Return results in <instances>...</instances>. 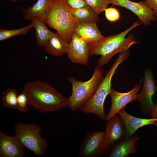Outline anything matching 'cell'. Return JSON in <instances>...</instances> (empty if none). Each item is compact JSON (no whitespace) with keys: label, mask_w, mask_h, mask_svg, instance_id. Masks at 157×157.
Listing matches in <instances>:
<instances>
[{"label":"cell","mask_w":157,"mask_h":157,"mask_svg":"<svg viewBox=\"0 0 157 157\" xmlns=\"http://www.w3.org/2000/svg\"><path fill=\"white\" fill-rule=\"evenodd\" d=\"M139 139L136 134L133 136L125 138L115 144L110 149L107 156L109 157H128L130 154L138 151L135 145Z\"/></svg>","instance_id":"14"},{"label":"cell","mask_w":157,"mask_h":157,"mask_svg":"<svg viewBox=\"0 0 157 157\" xmlns=\"http://www.w3.org/2000/svg\"><path fill=\"white\" fill-rule=\"evenodd\" d=\"M144 2L153 10L157 19V0H144Z\"/></svg>","instance_id":"27"},{"label":"cell","mask_w":157,"mask_h":157,"mask_svg":"<svg viewBox=\"0 0 157 157\" xmlns=\"http://www.w3.org/2000/svg\"><path fill=\"white\" fill-rule=\"evenodd\" d=\"M90 44L74 32L69 43L67 58L72 63L86 65L90 56Z\"/></svg>","instance_id":"12"},{"label":"cell","mask_w":157,"mask_h":157,"mask_svg":"<svg viewBox=\"0 0 157 157\" xmlns=\"http://www.w3.org/2000/svg\"><path fill=\"white\" fill-rule=\"evenodd\" d=\"M17 109L22 112H27L28 110V100L27 96L23 91L19 94L17 99Z\"/></svg>","instance_id":"25"},{"label":"cell","mask_w":157,"mask_h":157,"mask_svg":"<svg viewBox=\"0 0 157 157\" xmlns=\"http://www.w3.org/2000/svg\"><path fill=\"white\" fill-rule=\"evenodd\" d=\"M141 24L139 21H136L124 31L104 37L98 42L90 44V56H101L98 62L99 67L107 64L116 54L128 50L133 45L138 43L134 34L126 36L131 31Z\"/></svg>","instance_id":"2"},{"label":"cell","mask_w":157,"mask_h":157,"mask_svg":"<svg viewBox=\"0 0 157 157\" xmlns=\"http://www.w3.org/2000/svg\"><path fill=\"white\" fill-rule=\"evenodd\" d=\"M103 78V71L98 65L89 80L83 81L68 76L66 79L72 84V92L68 98V107L72 111L79 109L94 94Z\"/></svg>","instance_id":"5"},{"label":"cell","mask_w":157,"mask_h":157,"mask_svg":"<svg viewBox=\"0 0 157 157\" xmlns=\"http://www.w3.org/2000/svg\"><path fill=\"white\" fill-rule=\"evenodd\" d=\"M23 147L15 136H9L0 131V157H24Z\"/></svg>","instance_id":"13"},{"label":"cell","mask_w":157,"mask_h":157,"mask_svg":"<svg viewBox=\"0 0 157 157\" xmlns=\"http://www.w3.org/2000/svg\"><path fill=\"white\" fill-rule=\"evenodd\" d=\"M68 4L72 8L76 9L87 5L85 0H66Z\"/></svg>","instance_id":"26"},{"label":"cell","mask_w":157,"mask_h":157,"mask_svg":"<svg viewBox=\"0 0 157 157\" xmlns=\"http://www.w3.org/2000/svg\"><path fill=\"white\" fill-rule=\"evenodd\" d=\"M111 4L126 8L136 15L145 26L150 25L157 20L153 10L143 1L135 2L130 0H110Z\"/></svg>","instance_id":"10"},{"label":"cell","mask_w":157,"mask_h":157,"mask_svg":"<svg viewBox=\"0 0 157 157\" xmlns=\"http://www.w3.org/2000/svg\"><path fill=\"white\" fill-rule=\"evenodd\" d=\"M89 6L98 15L104 11L110 4V0H85Z\"/></svg>","instance_id":"23"},{"label":"cell","mask_w":157,"mask_h":157,"mask_svg":"<svg viewBox=\"0 0 157 157\" xmlns=\"http://www.w3.org/2000/svg\"><path fill=\"white\" fill-rule=\"evenodd\" d=\"M105 131L88 132L82 141L79 148V156L94 157L101 156Z\"/></svg>","instance_id":"11"},{"label":"cell","mask_w":157,"mask_h":157,"mask_svg":"<svg viewBox=\"0 0 157 157\" xmlns=\"http://www.w3.org/2000/svg\"><path fill=\"white\" fill-rule=\"evenodd\" d=\"M52 0H38L33 6L27 9L20 8L22 12L24 19L31 21L33 17H36L45 23V19L49 5Z\"/></svg>","instance_id":"17"},{"label":"cell","mask_w":157,"mask_h":157,"mask_svg":"<svg viewBox=\"0 0 157 157\" xmlns=\"http://www.w3.org/2000/svg\"><path fill=\"white\" fill-rule=\"evenodd\" d=\"M107 122L101 156H107L113 146L126 137V127L121 116L116 115Z\"/></svg>","instance_id":"7"},{"label":"cell","mask_w":157,"mask_h":157,"mask_svg":"<svg viewBox=\"0 0 157 157\" xmlns=\"http://www.w3.org/2000/svg\"><path fill=\"white\" fill-rule=\"evenodd\" d=\"M15 136L23 147L37 156L43 155L48 144L40 134L41 128L39 125L19 122L15 125Z\"/></svg>","instance_id":"6"},{"label":"cell","mask_w":157,"mask_h":157,"mask_svg":"<svg viewBox=\"0 0 157 157\" xmlns=\"http://www.w3.org/2000/svg\"><path fill=\"white\" fill-rule=\"evenodd\" d=\"M122 117L126 130V138L132 136L134 133L141 127L148 125L156 126L157 118L151 119L141 118L134 117L127 113L124 108L117 114Z\"/></svg>","instance_id":"15"},{"label":"cell","mask_w":157,"mask_h":157,"mask_svg":"<svg viewBox=\"0 0 157 157\" xmlns=\"http://www.w3.org/2000/svg\"><path fill=\"white\" fill-rule=\"evenodd\" d=\"M106 19L110 22H113L117 21L120 18V13L116 8L110 7L106 8L104 10Z\"/></svg>","instance_id":"24"},{"label":"cell","mask_w":157,"mask_h":157,"mask_svg":"<svg viewBox=\"0 0 157 157\" xmlns=\"http://www.w3.org/2000/svg\"><path fill=\"white\" fill-rule=\"evenodd\" d=\"M72 15L78 23H97L99 20L98 15L87 5L72 10Z\"/></svg>","instance_id":"19"},{"label":"cell","mask_w":157,"mask_h":157,"mask_svg":"<svg viewBox=\"0 0 157 157\" xmlns=\"http://www.w3.org/2000/svg\"><path fill=\"white\" fill-rule=\"evenodd\" d=\"M150 115L152 118H157V101L156 104L155 105L154 109L150 114Z\"/></svg>","instance_id":"28"},{"label":"cell","mask_w":157,"mask_h":157,"mask_svg":"<svg viewBox=\"0 0 157 157\" xmlns=\"http://www.w3.org/2000/svg\"><path fill=\"white\" fill-rule=\"evenodd\" d=\"M143 80L141 79L131 90L125 93H120L111 89L109 94L111 105L105 121L108 122L115 117L118 113L129 103L137 100L138 93L142 85Z\"/></svg>","instance_id":"8"},{"label":"cell","mask_w":157,"mask_h":157,"mask_svg":"<svg viewBox=\"0 0 157 157\" xmlns=\"http://www.w3.org/2000/svg\"><path fill=\"white\" fill-rule=\"evenodd\" d=\"M143 81L142 90L138 94L137 100L140 104L142 112L145 115H150L155 106L152 98L157 90V87L155 83L152 71L149 68L145 70Z\"/></svg>","instance_id":"9"},{"label":"cell","mask_w":157,"mask_h":157,"mask_svg":"<svg viewBox=\"0 0 157 157\" xmlns=\"http://www.w3.org/2000/svg\"><path fill=\"white\" fill-rule=\"evenodd\" d=\"M2 94L3 106L7 108L17 109L19 95L17 90L13 88H8Z\"/></svg>","instance_id":"22"},{"label":"cell","mask_w":157,"mask_h":157,"mask_svg":"<svg viewBox=\"0 0 157 157\" xmlns=\"http://www.w3.org/2000/svg\"><path fill=\"white\" fill-rule=\"evenodd\" d=\"M68 45L69 43L56 32L53 33L44 47L49 55L58 57L67 53Z\"/></svg>","instance_id":"18"},{"label":"cell","mask_w":157,"mask_h":157,"mask_svg":"<svg viewBox=\"0 0 157 157\" xmlns=\"http://www.w3.org/2000/svg\"><path fill=\"white\" fill-rule=\"evenodd\" d=\"M129 50L119 53L118 57L108 72L91 98L80 108L85 114H95L102 120H105L106 118L104 109V102L107 96L111 90V80L119 64L129 57Z\"/></svg>","instance_id":"4"},{"label":"cell","mask_w":157,"mask_h":157,"mask_svg":"<svg viewBox=\"0 0 157 157\" xmlns=\"http://www.w3.org/2000/svg\"><path fill=\"white\" fill-rule=\"evenodd\" d=\"M33 28L32 22L26 26L18 29H0V41H2L14 37L27 34L30 29Z\"/></svg>","instance_id":"21"},{"label":"cell","mask_w":157,"mask_h":157,"mask_svg":"<svg viewBox=\"0 0 157 157\" xmlns=\"http://www.w3.org/2000/svg\"><path fill=\"white\" fill-rule=\"evenodd\" d=\"M23 91L27 97L28 105L41 113L56 111L68 107V98L47 82H27L24 85Z\"/></svg>","instance_id":"1"},{"label":"cell","mask_w":157,"mask_h":157,"mask_svg":"<svg viewBox=\"0 0 157 157\" xmlns=\"http://www.w3.org/2000/svg\"><path fill=\"white\" fill-rule=\"evenodd\" d=\"M74 32L90 44L98 42L104 37L99 30L97 23H78Z\"/></svg>","instance_id":"16"},{"label":"cell","mask_w":157,"mask_h":157,"mask_svg":"<svg viewBox=\"0 0 157 157\" xmlns=\"http://www.w3.org/2000/svg\"><path fill=\"white\" fill-rule=\"evenodd\" d=\"M72 8L66 0H52L47 11L45 23L69 43L78 22L73 16Z\"/></svg>","instance_id":"3"},{"label":"cell","mask_w":157,"mask_h":157,"mask_svg":"<svg viewBox=\"0 0 157 157\" xmlns=\"http://www.w3.org/2000/svg\"><path fill=\"white\" fill-rule=\"evenodd\" d=\"M156 126H157V121L156 122Z\"/></svg>","instance_id":"30"},{"label":"cell","mask_w":157,"mask_h":157,"mask_svg":"<svg viewBox=\"0 0 157 157\" xmlns=\"http://www.w3.org/2000/svg\"><path fill=\"white\" fill-rule=\"evenodd\" d=\"M9 0V1H10L12 2H16V1H27L28 0Z\"/></svg>","instance_id":"29"},{"label":"cell","mask_w":157,"mask_h":157,"mask_svg":"<svg viewBox=\"0 0 157 157\" xmlns=\"http://www.w3.org/2000/svg\"><path fill=\"white\" fill-rule=\"evenodd\" d=\"M31 21L35 30L37 45L39 47H44L53 33L48 29L45 23L37 18L33 17Z\"/></svg>","instance_id":"20"}]
</instances>
